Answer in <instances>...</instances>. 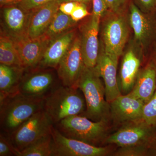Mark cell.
<instances>
[{
    "mask_svg": "<svg viewBox=\"0 0 156 156\" xmlns=\"http://www.w3.org/2000/svg\"><path fill=\"white\" fill-rule=\"evenodd\" d=\"M44 99L24 96L19 92L0 99L1 131L9 134L39 111Z\"/></svg>",
    "mask_w": 156,
    "mask_h": 156,
    "instance_id": "obj_1",
    "label": "cell"
},
{
    "mask_svg": "<svg viewBox=\"0 0 156 156\" xmlns=\"http://www.w3.org/2000/svg\"><path fill=\"white\" fill-rule=\"evenodd\" d=\"M86 109L84 95L78 87L61 84L44 99V110L53 126L68 117L83 115Z\"/></svg>",
    "mask_w": 156,
    "mask_h": 156,
    "instance_id": "obj_2",
    "label": "cell"
},
{
    "mask_svg": "<svg viewBox=\"0 0 156 156\" xmlns=\"http://www.w3.org/2000/svg\"><path fill=\"white\" fill-rule=\"evenodd\" d=\"M100 78L95 67L85 66L77 84L86 101L83 115L95 122L106 119L110 109L105 98V87Z\"/></svg>",
    "mask_w": 156,
    "mask_h": 156,
    "instance_id": "obj_3",
    "label": "cell"
},
{
    "mask_svg": "<svg viewBox=\"0 0 156 156\" xmlns=\"http://www.w3.org/2000/svg\"><path fill=\"white\" fill-rule=\"evenodd\" d=\"M54 126L66 137L95 146L101 147L107 138V119L95 122L83 115H77L66 118Z\"/></svg>",
    "mask_w": 156,
    "mask_h": 156,
    "instance_id": "obj_4",
    "label": "cell"
},
{
    "mask_svg": "<svg viewBox=\"0 0 156 156\" xmlns=\"http://www.w3.org/2000/svg\"><path fill=\"white\" fill-rule=\"evenodd\" d=\"M53 126L48 114L42 109L8 135L14 147L20 153L39 140L51 134Z\"/></svg>",
    "mask_w": 156,
    "mask_h": 156,
    "instance_id": "obj_5",
    "label": "cell"
},
{
    "mask_svg": "<svg viewBox=\"0 0 156 156\" xmlns=\"http://www.w3.org/2000/svg\"><path fill=\"white\" fill-rule=\"evenodd\" d=\"M37 67L27 69L30 73L22 76L18 91L21 94L31 98L44 99L61 85L51 71Z\"/></svg>",
    "mask_w": 156,
    "mask_h": 156,
    "instance_id": "obj_6",
    "label": "cell"
},
{
    "mask_svg": "<svg viewBox=\"0 0 156 156\" xmlns=\"http://www.w3.org/2000/svg\"><path fill=\"white\" fill-rule=\"evenodd\" d=\"M156 128L148 126L142 119L124 123L105 142L120 147L147 145L156 135Z\"/></svg>",
    "mask_w": 156,
    "mask_h": 156,
    "instance_id": "obj_7",
    "label": "cell"
},
{
    "mask_svg": "<svg viewBox=\"0 0 156 156\" xmlns=\"http://www.w3.org/2000/svg\"><path fill=\"white\" fill-rule=\"evenodd\" d=\"M52 156H104L109 153L106 147L91 145L78 140L66 137L53 126L51 131Z\"/></svg>",
    "mask_w": 156,
    "mask_h": 156,
    "instance_id": "obj_8",
    "label": "cell"
},
{
    "mask_svg": "<svg viewBox=\"0 0 156 156\" xmlns=\"http://www.w3.org/2000/svg\"><path fill=\"white\" fill-rule=\"evenodd\" d=\"M85 67L81 39L76 37L56 69L61 84L66 87H78V81Z\"/></svg>",
    "mask_w": 156,
    "mask_h": 156,
    "instance_id": "obj_9",
    "label": "cell"
},
{
    "mask_svg": "<svg viewBox=\"0 0 156 156\" xmlns=\"http://www.w3.org/2000/svg\"><path fill=\"white\" fill-rule=\"evenodd\" d=\"M128 36L125 18L117 16L109 19L104 26V49L106 53L119 57L122 54Z\"/></svg>",
    "mask_w": 156,
    "mask_h": 156,
    "instance_id": "obj_10",
    "label": "cell"
},
{
    "mask_svg": "<svg viewBox=\"0 0 156 156\" xmlns=\"http://www.w3.org/2000/svg\"><path fill=\"white\" fill-rule=\"evenodd\" d=\"M119 58L118 56L106 53L103 48L99 53L95 67L99 75L103 79L105 98L109 103L122 95L117 78Z\"/></svg>",
    "mask_w": 156,
    "mask_h": 156,
    "instance_id": "obj_11",
    "label": "cell"
},
{
    "mask_svg": "<svg viewBox=\"0 0 156 156\" xmlns=\"http://www.w3.org/2000/svg\"><path fill=\"white\" fill-rule=\"evenodd\" d=\"M11 38L25 70L35 68L38 66L50 42L43 36L36 39H31L27 36Z\"/></svg>",
    "mask_w": 156,
    "mask_h": 156,
    "instance_id": "obj_12",
    "label": "cell"
},
{
    "mask_svg": "<svg viewBox=\"0 0 156 156\" xmlns=\"http://www.w3.org/2000/svg\"><path fill=\"white\" fill-rule=\"evenodd\" d=\"M144 104L142 101L130 93L120 95L109 103L112 118L119 123L142 119Z\"/></svg>",
    "mask_w": 156,
    "mask_h": 156,
    "instance_id": "obj_13",
    "label": "cell"
},
{
    "mask_svg": "<svg viewBox=\"0 0 156 156\" xmlns=\"http://www.w3.org/2000/svg\"><path fill=\"white\" fill-rule=\"evenodd\" d=\"M100 20L92 17L83 28L81 47L84 64L87 68L95 67L99 55L98 34Z\"/></svg>",
    "mask_w": 156,
    "mask_h": 156,
    "instance_id": "obj_14",
    "label": "cell"
},
{
    "mask_svg": "<svg viewBox=\"0 0 156 156\" xmlns=\"http://www.w3.org/2000/svg\"><path fill=\"white\" fill-rule=\"evenodd\" d=\"M60 4L55 0L30 12L27 35L31 39L42 36L59 10Z\"/></svg>",
    "mask_w": 156,
    "mask_h": 156,
    "instance_id": "obj_15",
    "label": "cell"
},
{
    "mask_svg": "<svg viewBox=\"0 0 156 156\" xmlns=\"http://www.w3.org/2000/svg\"><path fill=\"white\" fill-rule=\"evenodd\" d=\"M74 38V32L69 30L51 40L37 67L56 69Z\"/></svg>",
    "mask_w": 156,
    "mask_h": 156,
    "instance_id": "obj_16",
    "label": "cell"
},
{
    "mask_svg": "<svg viewBox=\"0 0 156 156\" xmlns=\"http://www.w3.org/2000/svg\"><path fill=\"white\" fill-rule=\"evenodd\" d=\"M156 90V68L152 62L139 72L131 93L142 101L148 102Z\"/></svg>",
    "mask_w": 156,
    "mask_h": 156,
    "instance_id": "obj_17",
    "label": "cell"
},
{
    "mask_svg": "<svg viewBox=\"0 0 156 156\" xmlns=\"http://www.w3.org/2000/svg\"><path fill=\"white\" fill-rule=\"evenodd\" d=\"M140 64V59L135 51L132 49L128 50L123 57L120 72V89L125 95L133 89Z\"/></svg>",
    "mask_w": 156,
    "mask_h": 156,
    "instance_id": "obj_18",
    "label": "cell"
},
{
    "mask_svg": "<svg viewBox=\"0 0 156 156\" xmlns=\"http://www.w3.org/2000/svg\"><path fill=\"white\" fill-rule=\"evenodd\" d=\"M30 12L20 7L9 6L3 11V17L9 34L11 38L27 35Z\"/></svg>",
    "mask_w": 156,
    "mask_h": 156,
    "instance_id": "obj_19",
    "label": "cell"
},
{
    "mask_svg": "<svg viewBox=\"0 0 156 156\" xmlns=\"http://www.w3.org/2000/svg\"><path fill=\"white\" fill-rule=\"evenodd\" d=\"M25 69L0 65V99L18 92V87Z\"/></svg>",
    "mask_w": 156,
    "mask_h": 156,
    "instance_id": "obj_20",
    "label": "cell"
},
{
    "mask_svg": "<svg viewBox=\"0 0 156 156\" xmlns=\"http://www.w3.org/2000/svg\"><path fill=\"white\" fill-rule=\"evenodd\" d=\"M130 23L134 31V37L140 44L146 41L152 33L149 19L137 6L132 3L130 5Z\"/></svg>",
    "mask_w": 156,
    "mask_h": 156,
    "instance_id": "obj_21",
    "label": "cell"
},
{
    "mask_svg": "<svg viewBox=\"0 0 156 156\" xmlns=\"http://www.w3.org/2000/svg\"><path fill=\"white\" fill-rule=\"evenodd\" d=\"M0 63L23 68L14 41L6 34H2L0 37Z\"/></svg>",
    "mask_w": 156,
    "mask_h": 156,
    "instance_id": "obj_22",
    "label": "cell"
},
{
    "mask_svg": "<svg viewBox=\"0 0 156 156\" xmlns=\"http://www.w3.org/2000/svg\"><path fill=\"white\" fill-rule=\"evenodd\" d=\"M76 22L70 16L58 10L42 36L51 41L67 32Z\"/></svg>",
    "mask_w": 156,
    "mask_h": 156,
    "instance_id": "obj_23",
    "label": "cell"
},
{
    "mask_svg": "<svg viewBox=\"0 0 156 156\" xmlns=\"http://www.w3.org/2000/svg\"><path fill=\"white\" fill-rule=\"evenodd\" d=\"M52 142L51 134L20 151L19 156H52Z\"/></svg>",
    "mask_w": 156,
    "mask_h": 156,
    "instance_id": "obj_24",
    "label": "cell"
},
{
    "mask_svg": "<svg viewBox=\"0 0 156 156\" xmlns=\"http://www.w3.org/2000/svg\"><path fill=\"white\" fill-rule=\"evenodd\" d=\"M142 120L148 126L156 129V90L150 100L144 106Z\"/></svg>",
    "mask_w": 156,
    "mask_h": 156,
    "instance_id": "obj_25",
    "label": "cell"
},
{
    "mask_svg": "<svg viewBox=\"0 0 156 156\" xmlns=\"http://www.w3.org/2000/svg\"><path fill=\"white\" fill-rule=\"evenodd\" d=\"M19 151L11 142L8 134L1 131L0 156H19Z\"/></svg>",
    "mask_w": 156,
    "mask_h": 156,
    "instance_id": "obj_26",
    "label": "cell"
},
{
    "mask_svg": "<svg viewBox=\"0 0 156 156\" xmlns=\"http://www.w3.org/2000/svg\"><path fill=\"white\" fill-rule=\"evenodd\" d=\"M147 145L135 146L122 147L113 155L120 156H142L148 155Z\"/></svg>",
    "mask_w": 156,
    "mask_h": 156,
    "instance_id": "obj_27",
    "label": "cell"
},
{
    "mask_svg": "<svg viewBox=\"0 0 156 156\" xmlns=\"http://www.w3.org/2000/svg\"><path fill=\"white\" fill-rule=\"evenodd\" d=\"M55 0H21L18 6L24 11L30 12Z\"/></svg>",
    "mask_w": 156,
    "mask_h": 156,
    "instance_id": "obj_28",
    "label": "cell"
},
{
    "mask_svg": "<svg viewBox=\"0 0 156 156\" xmlns=\"http://www.w3.org/2000/svg\"><path fill=\"white\" fill-rule=\"evenodd\" d=\"M92 16L100 20L101 17L108 9L105 0H92Z\"/></svg>",
    "mask_w": 156,
    "mask_h": 156,
    "instance_id": "obj_29",
    "label": "cell"
},
{
    "mask_svg": "<svg viewBox=\"0 0 156 156\" xmlns=\"http://www.w3.org/2000/svg\"><path fill=\"white\" fill-rule=\"evenodd\" d=\"M89 14L86 4L79 3L70 16L75 21L77 22Z\"/></svg>",
    "mask_w": 156,
    "mask_h": 156,
    "instance_id": "obj_30",
    "label": "cell"
},
{
    "mask_svg": "<svg viewBox=\"0 0 156 156\" xmlns=\"http://www.w3.org/2000/svg\"><path fill=\"white\" fill-rule=\"evenodd\" d=\"M108 8L115 13H118L123 9L128 0H105Z\"/></svg>",
    "mask_w": 156,
    "mask_h": 156,
    "instance_id": "obj_31",
    "label": "cell"
},
{
    "mask_svg": "<svg viewBox=\"0 0 156 156\" xmlns=\"http://www.w3.org/2000/svg\"><path fill=\"white\" fill-rule=\"evenodd\" d=\"M143 12H150L156 9V0H136Z\"/></svg>",
    "mask_w": 156,
    "mask_h": 156,
    "instance_id": "obj_32",
    "label": "cell"
},
{
    "mask_svg": "<svg viewBox=\"0 0 156 156\" xmlns=\"http://www.w3.org/2000/svg\"><path fill=\"white\" fill-rule=\"evenodd\" d=\"M79 3L76 2H66L60 4L59 11L63 14L70 16Z\"/></svg>",
    "mask_w": 156,
    "mask_h": 156,
    "instance_id": "obj_33",
    "label": "cell"
},
{
    "mask_svg": "<svg viewBox=\"0 0 156 156\" xmlns=\"http://www.w3.org/2000/svg\"><path fill=\"white\" fill-rule=\"evenodd\" d=\"M148 155L156 156V135L149 143L148 147Z\"/></svg>",
    "mask_w": 156,
    "mask_h": 156,
    "instance_id": "obj_34",
    "label": "cell"
},
{
    "mask_svg": "<svg viewBox=\"0 0 156 156\" xmlns=\"http://www.w3.org/2000/svg\"><path fill=\"white\" fill-rule=\"evenodd\" d=\"M21 0H0L1 6L11 5L14 4H19Z\"/></svg>",
    "mask_w": 156,
    "mask_h": 156,
    "instance_id": "obj_35",
    "label": "cell"
},
{
    "mask_svg": "<svg viewBox=\"0 0 156 156\" xmlns=\"http://www.w3.org/2000/svg\"><path fill=\"white\" fill-rule=\"evenodd\" d=\"M90 0H57L59 4L63 2H76L86 4Z\"/></svg>",
    "mask_w": 156,
    "mask_h": 156,
    "instance_id": "obj_36",
    "label": "cell"
},
{
    "mask_svg": "<svg viewBox=\"0 0 156 156\" xmlns=\"http://www.w3.org/2000/svg\"><path fill=\"white\" fill-rule=\"evenodd\" d=\"M151 62H153V64L155 66L156 68V57L155 58H154L153 61Z\"/></svg>",
    "mask_w": 156,
    "mask_h": 156,
    "instance_id": "obj_37",
    "label": "cell"
}]
</instances>
